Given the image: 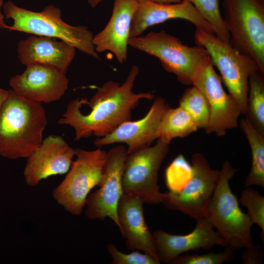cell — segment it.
Segmentation results:
<instances>
[{
    "instance_id": "7a4b0ae2",
    "label": "cell",
    "mask_w": 264,
    "mask_h": 264,
    "mask_svg": "<svg viewBox=\"0 0 264 264\" xmlns=\"http://www.w3.org/2000/svg\"><path fill=\"white\" fill-rule=\"evenodd\" d=\"M47 123L41 103L10 90L0 111V155L13 159L28 158L41 144Z\"/></svg>"
},
{
    "instance_id": "ffe728a7",
    "label": "cell",
    "mask_w": 264,
    "mask_h": 264,
    "mask_svg": "<svg viewBox=\"0 0 264 264\" xmlns=\"http://www.w3.org/2000/svg\"><path fill=\"white\" fill-rule=\"evenodd\" d=\"M76 48L56 38L32 36L17 44L18 58L26 66L39 64L52 66L66 73L75 56Z\"/></svg>"
},
{
    "instance_id": "603a6c76",
    "label": "cell",
    "mask_w": 264,
    "mask_h": 264,
    "mask_svg": "<svg viewBox=\"0 0 264 264\" xmlns=\"http://www.w3.org/2000/svg\"><path fill=\"white\" fill-rule=\"evenodd\" d=\"M257 71L248 79L247 110L245 114L254 128L264 136V78Z\"/></svg>"
},
{
    "instance_id": "1f68e13d",
    "label": "cell",
    "mask_w": 264,
    "mask_h": 264,
    "mask_svg": "<svg viewBox=\"0 0 264 264\" xmlns=\"http://www.w3.org/2000/svg\"><path fill=\"white\" fill-rule=\"evenodd\" d=\"M3 0H0V30L1 29H7L8 27V25H7L5 22V17L1 10V8L3 7Z\"/></svg>"
},
{
    "instance_id": "2e32d148",
    "label": "cell",
    "mask_w": 264,
    "mask_h": 264,
    "mask_svg": "<svg viewBox=\"0 0 264 264\" xmlns=\"http://www.w3.org/2000/svg\"><path fill=\"white\" fill-rule=\"evenodd\" d=\"M137 7L133 15L130 39L140 36L150 26L173 19L186 20L199 28L214 33L212 26L194 5L186 0L176 3L164 4L149 0H136Z\"/></svg>"
},
{
    "instance_id": "d6a6232c",
    "label": "cell",
    "mask_w": 264,
    "mask_h": 264,
    "mask_svg": "<svg viewBox=\"0 0 264 264\" xmlns=\"http://www.w3.org/2000/svg\"><path fill=\"white\" fill-rule=\"evenodd\" d=\"M152 2L164 3V4H170V3H176L182 1V0H149Z\"/></svg>"
},
{
    "instance_id": "8992f818",
    "label": "cell",
    "mask_w": 264,
    "mask_h": 264,
    "mask_svg": "<svg viewBox=\"0 0 264 264\" xmlns=\"http://www.w3.org/2000/svg\"><path fill=\"white\" fill-rule=\"evenodd\" d=\"M224 21L230 44L251 57L264 73V3L258 0H224Z\"/></svg>"
},
{
    "instance_id": "e575fe53",
    "label": "cell",
    "mask_w": 264,
    "mask_h": 264,
    "mask_svg": "<svg viewBox=\"0 0 264 264\" xmlns=\"http://www.w3.org/2000/svg\"><path fill=\"white\" fill-rule=\"evenodd\" d=\"M259 0L260 2H261L262 3H264V0Z\"/></svg>"
},
{
    "instance_id": "484cf974",
    "label": "cell",
    "mask_w": 264,
    "mask_h": 264,
    "mask_svg": "<svg viewBox=\"0 0 264 264\" xmlns=\"http://www.w3.org/2000/svg\"><path fill=\"white\" fill-rule=\"evenodd\" d=\"M193 174L191 163L183 154H178L165 170V182L168 191L181 190L190 181Z\"/></svg>"
},
{
    "instance_id": "52a82bcc",
    "label": "cell",
    "mask_w": 264,
    "mask_h": 264,
    "mask_svg": "<svg viewBox=\"0 0 264 264\" xmlns=\"http://www.w3.org/2000/svg\"><path fill=\"white\" fill-rule=\"evenodd\" d=\"M76 160L63 181L52 191L55 200L67 212L80 215L91 190L99 186L107 152L100 148L91 151L75 149Z\"/></svg>"
},
{
    "instance_id": "6da1fadb",
    "label": "cell",
    "mask_w": 264,
    "mask_h": 264,
    "mask_svg": "<svg viewBox=\"0 0 264 264\" xmlns=\"http://www.w3.org/2000/svg\"><path fill=\"white\" fill-rule=\"evenodd\" d=\"M139 68L133 66L122 84L110 80L99 88L89 102L90 111L84 113L81 110L82 99L71 101L58 123L74 128L75 140L87 138L92 134L102 137L112 132L123 123L131 120L132 111L141 99H153L151 92H133L134 82Z\"/></svg>"
},
{
    "instance_id": "9a60e30c",
    "label": "cell",
    "mask_w": 264,
    "mask_h": 264,
    "mask_svg": "<svg viewBox=\"0 0 264 264\" xmlns=\"http://www.w3.org/2000/svg\"><path fill=\"white\" fill-rule=\"evenodd\" d=\"M75 156V149L62 137L49 135L28 157L23 175L26 184L35 186L43 179L66 173Z\"/></svg>"
},
{
    "instance_id": "f1b7e54d",
    "label": "cell",
    "mask_w": 264,
    "mask_h": 264,
    "mask_svg": "<svg viewBox=\"0 0 264 264\" xmlns=\"http://www.w3.org/2000/svg\"><path fill=\"white\" fill-rule=\"evenodd\" d=\"M108 252L113 264H159L160 263L152 256L133 251L126 254L120 251L113 243L107 246Z\"/></svg>"
},
{
    "instance_id": "4316f807",
    "label": "cell",
    "mask_w": 264,
    "mask_h": 264,
    "mask_svg": "<svg viewBox=\"0 0 264 264\" xmlns=\"http://www.w3.org/2000/svg\"><path fill=\"white\" fill-rule=\"evenodd\" d=\"M241 203L247 209V214L253 224L261 229V238L264 242V197L257 190L246 187L241 194Z\"/></svg>"
},
{
    "instance_id": "4fadbf2b",
    "label": "cell",
    "mask_w": 264,
    "mask_h": 264,
    "mask_svg": "<svg viewBox=\"0 0 264 264\" xmlns=\"http://www.w3.org/2000/svg\"><path fill=\"white\" fill-rule=\"evenodd\" d=\"M21 74L10 79L12 90L17 95L39 103L59 100L68 87L66 72L58 68L34 64L26 66Z\"/></svg>"
},
{
    "instance_id": "44dd1931",
    "label": "cell",
    "mask_w": 264,
    "mask_h": 264,
    "mask_svg": "<svg viewBox=\"0 0 264 264\" xmlns=\"http://www.w3.org/2000/svg\"><path fill=\"white\" fill-rule=\"evenodd\" d=\"M240 125L247 139L251 153V167L244 185L264 187V136L261 134L245 117L241 119Z\"/></svg>"
},
{
    "instance_id": "cb8c5ba5",
    "label": "cell",
    "mask_w": 264,
    "mask_h": 264,
    "mask_svg": "<svg viewBox=\"0 0 264 264\" xmlns=\"http://www.w3.org/2000/svg\"><path fill=\"white\" fill-rule=\"evenodd\" d=\"M179 104L190 115L198 129H206L210 119V107L205 96L197 87L192 86L186 89Z\"/></svg>"
},
{
    "instance_id": "e0dca14e",
    "label": "cell",
    "mask_w": 264,
    "mask_h": 264,
    "mask_svg": "<svg viewBox=\"0 0 264 264\" xmlns=\"http://www.w3.org/2000/svg\"><path fill=\"white\" fill-rule=\"evenodd\" d=\"M144 203L138 196L122 195L117 210L119 230L129 249L143 251L161 263L155 238L145 222Z\"/></svg>"
},
{
    "instance_id": "30bf717a",
    "label": "cell",
    "mask_w": 264,
    "mask_h": 264,
    "mask_svg": "<svg viewBox=\"0 0 264 264\" xmlns=\"http://www.w3.org/2000/svg\"><path fill=\"white\" fill-rule=\"evenodd\" d=\"M222 82L209 55L198 62L191 76L192 85L203 94L210 107L209 122L205 131L218 136H223L228 130L237 127L242 114L235 100L224 89Z\"/></svg>"
},
{
    "instance_id": "277c9868",
    "label": "cell",
    "mask_w": 264,
    "mask_h": 264,
    "mask_svg": "<svg viewBox=\"0 0 264 264\" xmlns=\"http://www.w3.org/2000/svg\"><path fill=\"white\" fill-rule=\"evenodd\" d=\"M237 171L229 161L224 162L204 216L227 245L236 249L254 244L251 233L253 223L248 215L241 210L230 187L229 182Z\"/></svg>"
},
{
    "instance_id": "d6986e66",
    "label": "cell",
    "mask_w": 264,
    "mask_h": 264,
    "mask_svg": "<svg viewBox=\"0 0 264 264\" xmlns=\"http://www.w3.org/2000/svg\"><path fill=\"white\" fill-rule=\"evenodd\" d=\"M137 7L136 0H114L108 23L93 38L97 53L109 51L120 63L127 61L131 26Z\"/></svg>"
},
{
    "instance_id": "836d02e7",
    "label": "cell",
    "mask_w": 264,
    "mask_h": 264,
    "mask_svg": "<svg viewBox=\"0 0 264 264\" xmlns=\"http://www.w3.org/2000/svg\"><path fill=\"white\" fill-rule=\"evenodd\" d=\"M102 0H88V3L92 8L96 7L99 3Z\"/></svg>"
},
{
    "instance_id": "ac0fdd59",
    "label": "cell",
    "mask_w": 264,
    "mask_h": 264,
    "mask_svg": "<svg viewBox=\"0 0 264 264\" xmlns=\"http://www.w3.org/2000/svg\"><path fill=\"white\" fill-rule=\"evenodd\" d=\"M196 220L194 229L186 235L171 234L162 230L154 232L160 262L168 264L178 255L189 251L227 245L207 218L202 217Z\"/></svg>"
},
{
    "instance_id": "3957f363",
    "label": "cell",
    "mask_w": 264,
    "mask_h": 264,
    "mask_svg": "<svg viewBox=\"0 0 264 264\" xmlns=\"http://www.w3.org/2000/svg\"><path fill=\"white\" fill-rule=\"evenodd\" d=\"M5 18L13 21L9 31H17L35 36L56 38L64 41L84 53L99 59L93 44V34L87 26L71 25L62 18L61 10L50 4L40 12L21 7L11 0L3 6Z\"/></svg>"
},
{
    "instance_id": "5bb4252c",
    "label": "cell",
    "mask_w": 264,
    "mask_h": 264,
    "mask_svg": "<svg viewBox=\"0 0 264 264\" xmlns=\"http://www.w3.org/2000/svg\"><path fill=\"white\" fill-rule=\"evenodd\" d=\"M169 108L165 100L158 96L144 117L123 123L110 133L95 139L94 144L100 148L115 143H124L128 146V154L149 146L158 139L161 120Z\"/></svg>"
},
{
    "instance_id": "7c38bea8",
    "label": "cell",
    "mask_w": 264,
    "mask_h": 264,
    "mask_svg": "<svg viewBox=\"0 0 264 264\" xmlns=\"http://www.w3.org/2000/svg\"><path fill=\"white\" fill-rule=\"evenodd\" d=\"M127 149L117 145L107 153L99 188L90 193L87 198L85 214L90 220H104L109 218L119 229L117 206L123 194L122 178Z\"/></svg>"
},
{
    "instance_id": "9c48e42d",
    "label": "cell",
    "mask_w": 264,
    "mask_h": 264,
    "mask_svg": "<svg viewBox=\"0 0 264 264\" xmlns=\"http://www.w3.org/2000/svg\"><path fill=\"white\" fill-rule=\"evenodd\" d=\"M129 45L157 58L167 72L175 74L185 85H192L191 76L198 63L209 55L203 47L183 44L164 30L151 31L143 36L130 38Z\"/></svg>"
},
{
    "instance_id": "83f0119b",
    "label": "cell",
    "mask_w": 264,
    "mask_h": 264,
    "mask_svg": "<svg viewBox=\"0 0 264 264\" xmlns=\"http://www.w3.org/2000/svg\"><path fill=\"white\" fill-rule=\"evenodd\" d=\"M223 252H210L202 255H179L169 264H222L231 262L235 255L236 249L227 245Z\"/></svg>"
},
{
    "instance_id": "f546056e",
    "label": "cell",
    "mask_w": 264,
    "mask_h": 264,
    "mask_svg": "<svg viewBox=\"0 0 264 264\" xmlns=\"http://www.w3.org/2000/svg\"><path fill=\"white\" fill-rule=\"evenodd\" d=\"M246 249L241 255L243 264H261L263 262V251L260 245L254 244Z\"/></svg>"
},
{
    "instance_id": "5b68a950",
    "label": "cell",
    "mask_w": 264,
    "mask_h": 264,
    "mask_svg": "<svg viewBox=\"0 0 264 264\" xmlns=\"http://www.w3.org/2000/svg\"><path fill=\"white\" fill-rule=\"evenodd\" d=\"M194 39L197 46L207 51L214 66L220 72L229 94L238 104L242 114L245 115L249 78L254 73L260 71L256 62L214 33L196 28Z\"/></svg>"
},
{
    "instance_id": "4dcf8cb0",
    "label": "cell",
    "mask_w": 264,
    "mask_h": 264,
    "mask_svg": "<svg viewBox=\"0 0 264 264\" xmlns=\"http://www.w3.org/2000/svg\"><path fill=\"white\" fill-rule=\"evenodd\" d=\"M10 93V90H6L0 87V111L5 102L8 98Z\"/></svg>"
},
{
    "instance_id": "ba28073f",
    "label": "cell",
    "mask_w": 264,
    "mask_h": 264,
    "mask_svg": "<svg viewBox=\"0 0 264 264\" xmlns=\"http://www.w3.org/2000/svg\"><path fill=\"white\" fill-rule=\"evenodd\" d=\"M169 144L157 139L148 146L127 154L122 178L123 193L140 197L144 203H162L165 194L158 185V171L169 151Z\"/></svg>"
},
{
    "instance_id": "7402d4cb",
    "label": "cell",
    "mask_w": 264,
    "mask_h": 264,
    "mask_svg": "<svg viewBox=\"0 0 264 264\" xmlns=\"http://www.w3.org/2000/svg\"><path fill=\"white\" fill-rule=\"evenodd\" d=\"M198 128L190 116L180 106L167 110L159 128L158 139L170 144L177 137H184L197 132Z\"/></svg>"
},
{
    "instance_id": "8fae6325",
    "label": "cell",
    "mask_w": 264,
    "mask_h": 264,
    "mask_svg": "<svg viewBox=\"0 0 264 264\" xmlns=\"http://www.w3.org/2000/svg\"><path fill=\"white\" fill-rule=\"evenodd\" d=\"M193 174L180 191H167L163 203L170 210H178L195 220L204 217L220 171L212 169L205 156L199 153L191 157Z\"/></svg>"
},
{
    "instance_id": "d4e9b609",
    "label": "cell",
    "mask_w": 264,
    "mask_h": 264,
    "mask_svg": "<svg viewBox=\"0 0 264 264\" xmlns=\"http://www.w3.org/2000/svg\"><path fill=\"white\" fill-rule=\"evenodd\" d=\"M192 4L212 26L214 34L220 39L230 43V35L221 14L219 0H186Z\"/></svg>"
}]
</instances>
